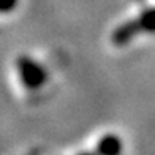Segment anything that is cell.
I'll use <instances>...</instances> for the list:
<instances>
[{"label": "cell", "mask_w": 155, "mask_h": 155, "mask_svg": "<svg viewBox=\"0 0 155 155\" xmlns=\"http://www.w3.org/2000/svg\"><path fill=\"white\" fill-rule=\"evenodd\" d=\"M16 70L21 84L29 90H38L48 81V71L38 60L29 55H19L16 60Z\"/></svg>", "instance_id": "obj_2"}, {"label": "cell", "mask_w": 155, "mask_h": 155, "mask_svg": "<svg viewBox=\"0 0 155 155\" xmlns=\"http://www.w3.org/2000/svg\"><path fill=\"white\" fill-rule=\"evenodd\" d=\"M76 155H98L97 152H87V150H84V152H79V153H76Z\"/></svg>", "instance_id": "obj_5"}, {"label": "cell", "mask_w": 155, "mask_h": 155, "mask_svg": "<svg viewBox=\"0 0 155 155\" xmlns=\"http://www.w3.org/2000/svg\"><path fill=\"white\" fill-rule=\"evenodd\" d=\"M27 155H40V150H32V152H29Z\"/></svg>", "instance_id": "obj_6"}, {"label": "cell", "mask_w": 155, "mask_h": 155, "mask_svg": "<svg viewBox=\"0 0 155 155\" xmlns=\"http://www.w3.org/2000/svg\"><path fill=\"white\" fill-rule=\"evenodd\" d=\"M141 33H155V6L144 10L139 16L116 27L111 33V43L122 48Z\"/></svg>", "instance_id": "obj_1"}, {"label": "cell", "mask_w": 155, "mask_h": 155, "mask_svg": "<svg viewBox=\"0 0 155 155\" xmlns=\"http://www.w3.org/2000/svg\"><path fill=\"white\" fill-rule=\"evenodd\" d=\"M122 150L124 143L120 136L114 135V133H108V135L101 136L95 147V152L98 155H122Z\"/></svg>", "instance_id": "obj_3"}, {"label": "cell", "mask_w": 155, "mask_h": 155, "mask_svg": "<svg viewBox=\"0 0 155 155\" xmlns=\"http://www.w3.org/2000/svg\"><path fill=\"white\" fill-rule=\"evenodd\" d=\"M19 0H0V15H8L16 10Z\"/></svg>", "instance_id": "obj_4"}]
</instances>
